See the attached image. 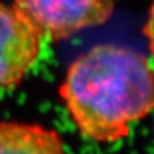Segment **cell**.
Wrapping results in <instances>:
<instances>
[{"label": "cell", "mask_w": 154, "mask_h": 154, "mask_svg": "<svg viewBox=\"0 0 154 154\" xmlns=\"http://www.w3.org/2000/svg\"><path fill=\"white\" fill-rule=\"evenodd\" d=\"M0 154H65L60 134L41 125L0 122Z\"/></svg>", "instance_id": "obj_4"}, {"label": "cell", "mask_w": 154, "mask_h": 154, "mask_svg": "<svg viewBox=\"0 0 154 154\" xmlns=\"http://www.w3.org/2000/svg\"><path fill=\"white\" fill-rule=\"evenodd\" d=\"M41 40L13 6L0 1V89L21 83L38 61Z\"/></svg>", "instance_id": "obj_3"}, {"label": "cell", "mask_w": 154, "mask_h": 154, "mask_svg": "<svg viewBox=\"0 0 154 154\" xmlns=\"http://www.w3.org/2000/svg\"><path fill=\"white\" fill-rule=\"evenodd\" d=\"M60 95L83 137L114 143L153 107L152 67L138 50L97 45L70 65Z\"/></svg>", "instance_id": "obj_1"}, {"label": "cell", "mask_w": 154, "mask_h": 154, "mask_svg": "<svg viewBox=\"0 0 154 154\" xmlns=\"http://www.w3.org/2000/svg\"><path fill=\"white\" fill-rule=\"evenodd\" d=\"M13 7L41 39L65 40L106 23L114 0H13Z\"/></svg>", "instance_id": "obj_2"}]
</instances>
